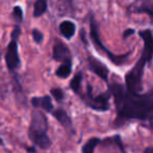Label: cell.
Segmentation results:
<instances>
[{
	"label": "cell",
	"instance_id": "6da1fadb",
	"mask_svg": "<svg viewBox=\"0 0 153 153\" xmlns=\"http://www.w3.org/2000/svg\"><path fill=\"white\" fill-rule=\"evenodd\" d=\"M109 92L113 97L117 117L113 125L121 127L126 122L153 121V87L145 94H133L126 90L119 82L108 84Z\"/></svg>",
	"mask_w": 153,
	"mask_h": 153
},
{
	"label": "cell",
	"instance_id": "7a4b0ae2",
	"mask_svg": "<svg viewBox=\"0 0 153 153\" xmlns=\"http://www.w3.org/2000/svg\"><path fill=\"white\" fill-rule=\"evenodd\" d=\"M138 35L144 42V47L140 58L131 70L125 74V88L127 91L140 94L143 89L142 81L146 64L153 60V34L152 30L147 28L138 32Z\"/></svg>",
	"mask_w": 153,
	"mask_h": 153
},
{
	"label": "cell",
	"instance_id": "3957f363",
	"mask_svg": "<svg viewBox=\"0 0 153 153\" xmlns=\"http://www.w3.org/2000/svg\"><path fill=\"white\" fill-rule=\"evenodd\" d=\"M48 119L43 111L34 109L30 115L28 127V138L33 145L42 150H47L51 147V140L48 134Z\"/></svg>",
	"mask_w": 153,
	"mask_h": 153
},
{
	"label": "cell",
	"instance_id": "277c9868",
	"mask_svg": "<svg viewBox=\"0 0 153 153\" xmlns=\"http://www.w3.org/2000/svg\"><path fill=\"white\" fill-rule=\"evenodd\" d=\"M89 35L91 39L94 46L96 47L97 51L104 53L114 65H123L127 62L128 57L130 56V53H126L124 55H114L112 51H110L104 44L102 43L100 38V33H99L98 22L96 20V17L92 13H89Z\"/></svg>",
	"mask_w": 153,
	"mask_h": 153
},
{
	"label": "cell",
	"instance_id": "5b68a950",
	"mask_svg": "<svg viewBox=\"0 0 153 153\" xmlns=\"http://www.w3.org/2000/svg\"><path fill=\"white\" fill-rule=\"evenodd\" d=\"M21 34V27L16 25L11 34V42L9 43L5 53V64L7 69L11 72H14L19 68L21 61H20L19 53H18V39Z\"/></svg>",
	"mask_w": 153,
	"mask_h": 153
},
{
	"label": "cell",
	"instance_id": "8992f818",
	"mask_svg": "<svg viewBox=\"0 0 153 153\" xmlns=\"http://www.w3.org/2000/svg\"><path fill=\"white\" fill-rule=\"evenodd\" d=\"M111 94L110 92H103L99 96L94 97L92 94V86L87 83L86 92H82L80 98L84 102V104L87 107L91 108L96 111H107L109 109V99Z\"/></svg>",
	"mask_w": 153,
	"mask_h": 153
},
{
	"label": "cell",
	"instance_id": "52a82bcc",
	"mask_svg": "<svg viewBox=\"0 0 153 153\" xmlns=\"http://www.w3.org/2000/svg\"><path fill=\"white\" fill-rule=\"evenodd\" d=\"M53 59L62 64H69L72 65L71 51L68 46L62 41L57 40L53 46Z\"/></svg>",
	"mask_w": 153,
	"mask_h": 153
},
{
	"label": "cell",
	"instance_id": "ba28073f",
	"mask_svg": "<svg viewBox=\"0 0 153 153\" xmlns=\"http://www.w3.org/2000/svg\"><path fill=\"white\" fill-rule=\"evenodd\" d=\"M87 64H88V68H89L94 74H97V76H98L100 79H102L106 84H109V81H108L109 69L103 62H101L100 60L97 59L94 56L88 55Z\"/></svg>",
	"mask_w": 153,
	"mask_h": 153
},
{
	"label": "cell",
	"instance_id": "9c48e42d",
	"mask_svg": "<svg viewBox=\"0 0 153 153\" xmlns=\"http://www.w3.org/2000/svg\"><path fill=\"white\" fill-rule=\"evenodd\" d=\"M51 114L57 120V122L60 125H62L65 128V130H67L68 132L71 131V133H74V125H72L71 117L66 112L65 109H63V108L53 109L51 112Z\"/></svg>",
	"mask_w": 153,
	"mask_h": 153
},
{
	"label": "cell",
	"instance_id": "30bf717a",
	"mask_svg": "<svg viewBox=\"0 0 153 153\" xmlns=\"http://www.w3.org/2000/svg\"><path fill=\"white\" fill-rule=\"evenodd\" d=\"M30 103L34 106L35 109H42L45 112L51 113L53 110V104L51 98L49 96H43V97H34L30 100Z\"/></svg>",
	"mask_w": 153,
	"mask_h": 153
},
{
	"label": "cell",
	"instance_id": "8fae6325",
	"mask_svg": "<svg viewBox=\"0 0 153 153\" xmlns=\"http://www.w3.org/2000/svg\"><path fill=\"white\" fill-rule=\"evenodd\" d=\"M59 30L61 33V35L66 39V40H70L72 37L74 36L76 30V26L70 20H64L60 23L59 25Z\"/></svg>",
	"mask_w": 153,
	"mask_h": 153
},
{
	"label": "cell",
	"instance_id": "7c38bea8",
	"mask_svg": "<svg viewBox=\"0 0 153 153\" xmlns=\"http://www.w3.org/2000/svg\"><path fill=\"white\" fill-rule=\"evenodd\" d=\"M82 81H83V71H78L74 74L69 82V88L79 97L82 94Z\"/></svg>",
	"mask_w": 153,
	"mask_h": 153
},
{
	"label": "cell",
	"instance_id": "4fadbf2b",
	"mask_svg": "<svg viewBox=\"0 0 153 153\" xmlns=\"http://www.w3.org/2000/svg\"><path fill=\"white\" fill-rule=\"evenodd\" d=\"M129 12L131 14H146L152 19L153 21V4L149 3H143L140 5H135L133 7H130Z\"/></svg>",
	"mask_w": 153,
	"mask_h": 153
},
{
	"label": "cell",
	"instance_id": "5bb4252c",
	"mask_svg": "<svg viewBox=\"0 0 153 153\" xmlns=\"http://www.w3.org/2000/svg\"><path fill=\"white\" fill-rule=\"evenodd\" d=\"M101 138L99 137H90L89 140H87L85 142V144L82 146V152L83 153H94L96 148L101 144Z\"/></svg>",
	"mask_w": 153,
	"mask_h": 153
},
{
	"label": "cell",
	"instance_id": "9a60e30c",
	"mask_svg": "<svg viewBox=\"0 0 153 153\" xmlns=\"http://www.w3.org/2000/svg\"><path fill=\"white\" fill-rule=\"evenodd\" d=\"M47 12V0H36L34 3V17L39 18Z\"/></svg>",
	"mask_w": 153,
	"mask_h": 153
},
{
	"label": "cell",
	"instance_id": "2e32d148",
	"mask_svg": "<svg viewBox=\"0 0 153 153\" xmlns=\"http://www.w3.org/2000/svg\"><path fill=\"white\" fill-rule=\"evenodd\" d=\"M71 71H72V65H69V64H61L57 68L55 74L58 78H60V79H67L68 76L71 74Z\"/></svg>",
	"mask_w": 153,
	"mask_h": 153
},
{
	"label": "cell",
	"instance_id": "e0dca14e",
	"mask_svg": "<svg viewBox=\"0 0 153 153\" xmlns=\"http://www.w3.org/2000/svg\"><path fill=\"white\" fill-rule=\"evenodd\" d=\"M51 94L57 102H62L65 99V92L61 88H53V89H51Z\"/></svg>",
	"mask_w": 153,
	"mask_h": 153
},
{
	"label": "cell",
	"instance_id": "ac0fdd59",
	"mask_svg": "<svg viewBox=\"0 0 153 153\" xmlns=\"http://www.w3.org/2000/svg\"><path fill=\"white\" fill-rule=\"evenodd\" d=\"M32 36H33V39H34L35 43L37 44H41L44 40V35L41 30H39L38 28H34L32 32Z\"/></svg>",
	"mask_w": 153,
	"mask_h": 153
},
{
	"label": "cell",
	"instance_id": "d6986e66",
	"mask_svg": "<svg viewBox=\"0 0 153 153\" xmlns=\"http://www.w3.org/2000/svg\"><path fill=\"white\" fill-rule=\"evenodd\" d=\"M13 16L17 21L22 22L23 21V11H22L21 7L17 5V7H14L13 9Z\"/></svg>",
	"mask_w": 153,
	"mask_h": 153
},
{
	"label": "cell",
	"instance_id": "ffe728a7",
	"mask_svg": "<svg viewBox=\"0 0 153 153\" xmlns=\"http://www.w3.org/2000/svg\"><path fill=\"white\" fill-rule=\"evenodd\" d=\"M109 140H112V142L114 143V144L117 145V147H119V149L122 151V152H123V153H127V152H126V150H125V147H124V145H123V142H122L121 136H120L119 134H117V135L113 136V137H110Z\"/></svg>",
	"mask_w": 153,
	"mask_h": 153
},
{
	"label": "cell",
	"instance_id": "44dd1931",
	"mask_svg": "<svg viewBox=\"0 0 153 153\" xmlns=\"http://www.w3.org/2000/svg\"><path fill=\"white\" fill-rule=\"evenodd\" d=\"M134 33H135V30H134V28H127V30H124V33H123V39H127L128 37L132 36Z\"/></svg>",
	"mask_w": 153,
	"mask_h": 153
},
{
	"label": "cell",
	"instance_id": "7402d4cb",
	"mask_svg": "<svg viewBox=\"0 0 153 153\" xmlns=\"http://www.w3.org/2000/svg\"><path fill=\"white\" fill-rule=\"evenodd\" d=\"M64 2V4L67 5L68 7H70V9H74V5H72V0H62Z\"/></svg>",
	"mask_w": 153,
	"mask_h": 153
},
{
	"label": "cell",
	"instance_id": "603a6c76",
	"mask_svg": "<svg viewBox=\"0 0 153 153\" xmlns=\"http://www.w3.org/2000/svg\"><path fill=\"white\" fill-rule=\"evenodd\" d=\"M144 153H153V147H147V148H145Z\"/></svg>",
	"mask_w": 153,
	"mask_h": 153
},
{
	"label": "cell",
	"instance_id": "cb8c5ba5",
	"mask_svg": "<svg viewBox=\"0 0 153 153\" xmlns=\"http://www.w3.org/2000/svg\"><path fill=\"white\" fill-rule=\"evenodd\" d=\"M26 150H27L28 152H30V153H35V152H36V149H35L34 147H27V148H26Z\"/></svg>",
	"mask_w": 153,
	"mask_h": 153
},
{
	"label": "cell",
	"instance_id": "d4e9b609",
	"mask_svg": "<svg viewBox=\"0 0 153 153\" xmlns=\"http://www.w3.org/2000/svg\"><path fill=\"white\" fill-rule=\"evenodd\" d=\"M147 128H149V129L152 130V131H153V121L149 123V125H148V127H147Z\"/></svg>",
	"mask_w": 153,
	"mask_h": 153
},
{
	"label": "cell",
	"instance_id": "484cf974",
	"mask_svg": "<svg viewBox=\"0 0 153 153\" xmlns=\"http://www.w3.org/2000/svg\"><path fill=\"white\" fill-rule=\"evenodd\" d=\"M0 146H3V140L1 137H0Z\"/></svg>",
	"mask_w": 153,
	"mask_h": 153
}]
</instances>
